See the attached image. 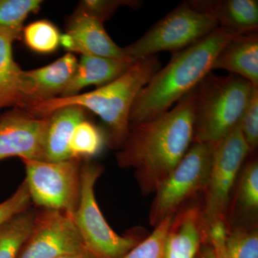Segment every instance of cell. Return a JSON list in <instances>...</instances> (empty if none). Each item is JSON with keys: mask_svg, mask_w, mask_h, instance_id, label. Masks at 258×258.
Returning a JSON list of instances; mask_svg holds the SVG:
<instances>
[{"mask_svg": "<svg viewBox=\"0 0 258 258\" xmlns=\"http://www.w3.org/2000/svg\"><path fill=\"white\" fill-rule=\"evenodd\" d=\"M195 88L175 106L154 119L129 125L117 164L133 169L141 193H154L194 142Z\"/></svg>", "mask_w": 258, "mask_h": 258, "instance_id": "6da1fadb", "label": "cell"}, {"mask_svg": "<svg viewBox=\"0 0 258 258\" xmlns=\"http://www.w3.org/2000/svg\"><path fill=\"white\" fill-rule=\"evenodd\" d=\"M234 35L217 28L184 50L173 54L139 93L130 113V123L154 119L169 111L212 72L223 47Z\"/></svg>", "mask_w": 258, "mask_h": 258, "instance_id": "7a4b0ae2", "label": "cell"}, {"mask_svg": "<svg viewBox=\"0 0 258 258\" xmlns=\"http://www.w3.org/2000/svg\"><path fill=\"white\" fill-rule=\"evenodd\" d=\"M158 55L137 61L125 74L91 92L28 103L24 110L37 117H48L58 108L82 107L96 113L106 126L107 145L120 149L128 136L130 113L136 98L161 69Z\"/></svg>", "mask_w": 258, "mask_h": 258, "instance_id": "3957f363", "label": "cell"}, {"mask_svg": "<svg viewBox=\"0 0 258 258\" xmlns=\"http://www.w3.org/2000/svg\"><path fill=\"white\" fill-rule=\"evenodd\" d=\"M254 86L234 74L209 73L195 88L194 142L215 144L240 123Z\"/></svg>", "mask_w": 258, "mask_h": 258, "instance_id": "277c9868", "label": "cell"}, {"mask_svg": "<svg viewBox=\"0 0 258 258\" xmlns=\"http://www.w3.org/2000/svg\"><path fill=\"white\" fill-rule=\"evenodd\" d=\"M103 169L86 160L81 167V198L73 219L86 250L95 258H121L142 241L130 234L121 236L110 227L97 203L95 184Z\"/></svg>", "mask_w": 258, "mask_h": 258, "instance_id": "5b68a950", "label": "cell"}, {"mask_svg": "<svg viewBox=\"0 0 258 258\" xmlns=\"http://www.w3.org/2000/svg\"><path fill=\"white\" fill-rule=\"evenodd\" d=\"M218 28L211 15L181 3L138 40L122 47L128 58L139 61L163 51L172 54L184 50Z\"/></svg>", "mask_w": 258, "mask_h": 258, "instance_id": "8992f818", "label": "cell"}, {"mask_svg": "<svg viewBox=\"0 0 258 258\" xmlns=\"http://www.w3.org/2000/svg\"><path fill=\"white\" fill-rule=\"evenodd\" d=\"M215 144L193 142L189 150L156 190L149 211V223L159 225L175 215L190 199L205 192Z\"/></svg>", "mask_w": 258, "mask_h": 258, "instance_id": "52a82bcc", "label": "cell"}, {"mask_svg": "<svg viewBox=\"0 0 258 258\" xmlns=\"http://www.w3.org/2000/svg\"><path fill=\"white\" fill-rule=\"evenodd\" d=\"M249 153L239 125L214 145L203 215L205 230L217 222H227L232 193Z\"/></svg>", "mask_w": 258, "mask_h": 258, "instance_id": "ba28073f", "label": "cell"}, {"mask_svg": "<svg viewBox=\"0 0 258 258\" xmlns=\"http://www.w3.org/2000/svg\"><path fill=\"white\" fill-rule=\"evenodd\" d=\"M22 161L32 205L39 210H57L73 216L81 198V160Z\"/></svg>", "mask_w": 258, "mask_h": 258, "instance_id": "9c48e42d", "label": "cell"}, {"mask_svg": "<svg viewBox=\"0 0 258 258\" xmlns=\"http://www.w3.org/2000/svg\"><path fill=\"white\" fill-rule=\"evenodd\" d=\"M86 251L72 215L37 210L33 227L17 258H58Z\"/></svg>", "mask_w": 258, "mask_h": 258, "instance_id": "30bf717a", "label": "cell"}, {"mask_svg": "<svg viewBox=\"0 0 258 258\" xmlns=\"http://www.w3.org/2000/svg\"><path fill=\"white\" fill-rule=\"evenodd\" d=\"M48 117L14 108L0 115V161L12 157L45 161Z\"/></svg>", "mask_w": 258, "mask_h": 258, "instance_id": "8fae6325", "label": "cell"}, {"mask_svg": "<svg viewBox=\"0 0 258 258\" xmlns=\"http://www.w3.org/2000/svg\"><path fill=\"white\" fill-rule=\"evenodd\" d=\"M60 45L71 53L130 59L108 35L103 23L81 5L71 16L67 32L61 35Z\"/></svg>", "mask_w": 258, "mask_h": 258, "instance_id": "7c38bea8", "label": "cell"}, {"mask_svg": "<svg viewBox=\"0 0 258 258\" xmlns=\"http://www.w3.org/2000/svg\"><path fill=\"white\" fill-rule=\"evenodd\" d=\"M78 62L74 53L68 52L45 67L23 71L21 80L23 108L28 103L61 96L74 77Z\"/></svg>", "mask_w": 258, "mask_h": 258, "instance_id": "4fadbf2b", "label": "cell"}, {"mask_svg": "<svg viewBox=\"0 0 258 258\" xmlns=\"http://www.w3.org/2000/svg\"><path fill=\"white\" fill-rule=\"evenodd\" d=\"M207 239L202 207L193 205L181 208L174 215L169 227L166 258H196Z\"/></svg>", "mask_w": 258, "mask_h": 258, "instance_id": "5bb4252c", "label": "cell"}, {"mask_svg": "<svg viewBox=\"0 0 258 258\" xmlns=\"http://www.w3.org/2000/svg\"><path fill=\"white\" fill-rule=\"evenodd\" d=\"M195 10L211 15L218 28L234 36L257 32V0H191Z\"/></svg>", "mask_w": 258, "mask_h": 258, "instance_id": "9a60e30c", "label": "cell"}, {"mask_svg": "<svg viewBox=\"0 0 258 258\" xmlns=\"http://www.w3.org/2000/svg\"><path fill=\"white\" fill-rule=\"evenodd\" d=\"M215 69L226 70L258 87L257 32L231 39L217 56Z\"/></svg>", "mask_w": 258, "mask_h": 258, "instance_id": "2e32d148", "label": "cell"}, {"mask_svg": "<svg viewBox=\"0 0 258 258\" xmlns=\"http://www.w3.org/2000/svg\"><path fill=\"white\" fill-rule=\"evenodd\" d=\"M136 61L132 59H115L98 56L82 55L69 86L60 97L79 94L90 86L101 87L125 74Z\"/></svg>", "mask_w": 258, "mask_h": 258, "instance_id": "e0dca14e", "label": "cell"}, {"mask_svg": "<svg viewBox=\"0 0 258 258\" xmlns=\"http://www.w3.org/2000/svg\"><path fill=\"white\" fill-rule=\"evenodd\" d=\"M85 111L81 106H68L55 110L49 115L45 161L57 162L71 159L69 142L76 127L86 119Z\"/></svg>", "mask_w": 258, "mask_h": 258, "instance_id": "ac0fdd59", "label": "cell"}, {"mask_svg": "<svg viewBox=\"0 0 258 258\" xmlns=\"http://www.w3.org/2000/svg\"><path fill=\"white\" fill-rule=\"evenodd\" d=\"M231 199L227 214V223L232 220L251 218L258 211V161L253 157L242 166Z\"/></svg>", "mask_w": 258, "mask_h": 258, "instance_id": "d6986e66", "label": "cell"}, {"mask_svg": "<svg viewBox=\"0 0 258 258\" xmlns=\"http://www.w3.org/2000/svg\"><path fill=\"white\" fill-rule=\"evenodd\" d=\"M13 42L0 36V111L7 107L23 109L22 72L13 55Z\"/></svg>", "mask_w": 258, "mask_h": 258, "instance_id": "ffe728a7", "label": "cell"}, {"mask_svg": "<svg viewBox=\"0 0 258 258\" xmlns=\"http://www.w3.org/2000/svg\"><path fill=\"white\" fill-rule=\"evenodd\" d=\"M37 210L32 207L12 217L0 227V258H17L28 239Z\"/></svg>", "mask_w": 258, "mask_h": 258, "instance_id": "44dd1931", "label": "cell"}, {"mask_svg": "<svg viewBox=\"0 0 258 258\" xmlns=\"http://www.w3.org/2000/svg\"><path fill=\"white\" fill-rule=\"evenodd\" d=\"M40 0H0V36L14 42L21 36L28 15L37 13Z\"/></svg>", "mask_w": 258, "mask_h": 258, "instance_id": "7402d4cb", "label": "cell"}, {"mask_svg": "<svg viewBox=\"0 0 258 258\" xmlns=\"http://www.w3.org/2000/svg\"><path fill=\"white\" fill-rule=\"evenodd\" d=\"M107 145L106 135L96 125L84 119L75 128L69 149L71 159H90L98 155Z\"/></svg>", "mask_w": 258, "mask_h": 258, "instance_id": "603a6c76", "label": "cell"}, {"mask_svg": "<svg viewBox=\"0 0 258 258\" xmlns=\"http://www.w3.org/2000/svg\"><path fill=\"white\" fill-rule=\"evenodd\" d=\"M226 247L230 258H258L257 223L227 225Z\"/></svg>", "mask_w": 258, "mask_h": 258, "instance_id": "cb8c5ba5", "label": "cell"}, {"mask_svg": "<svg viewBox=\"0 0 258 258\" xmlns=\"http://www.w3.org/2000/svg\"><path fill=\"white\" fill-rule=\"evenodd\" d=\"M23 34L27 46L38 53H52L60 45L62 35L55 25L47 20L30 23L23 29Z\"/></svg>", "mask_w": 258, "mask_h": 258, "instance_id": "d4e9b609", "label": "cell"}, {"mask_svg": "<svg viewBox=\"0 0 258 258\" xmlns=\"http://www.w3.org/2000/svg\"><path fill=\"white\" fill-rule=\"evenodd\" d=\"M174 217L171 215L162 220L150 235L121 258H166V239Z\"/></svg>", "mask_w": 258, "mask_h": 258, "instance_id": "484cf974", "label": "cell"}, {"mask_svg": "<svg viewBox=\"0 0 258 258\" xmlns=\"http://www.w3.org/2000/svg\"><path fill=\"white\" fill-rule=\"evenodd\" d=\"M249 155L258 147V88H254L239 123Z\"/></svg>", "mask_w": 258, "mask_h": 258, "instance_id": "4316f807", "label": "cell"}, {"mask_svg": "<svg viewBox=\"0 0 258 258\" xmlns=\"http://www.w3.org/2000/svg\"><path fill=\"white\" fill-rule=\"evenodd\" d=\"M32 205L28 185L24 181L11 197L0 204V227L12 217L31 208Z\"/></svg>", "mask_w": 258, "mask_h": 258, "instance_id": "83f0119b", "label": "cell"}, {"mask_svg": "<svg viewBox=\"0 0 258 258\" xmlns=\"http://www.w3.org/2000/svg\"><path fill=\"white\" fill-rule=\"evenodd\" d=\"M124 5L137 9L140 8L142 2L136 0H86L81 3V6L103 23L111 18L118 8Z\"/></svg>", "mask_w": 258, "mask_h": 258, "instance_id": "f1b7e54d", "label": "cell"}, {"mask_svg": "<svg viewBox=\"0 0 258 258\" xmlns=\"http://www.w3.org/2000/svg\"><path fill=\"white\" fill-rule=\"evenodd\" d=\"M227 222H217L208 231V244H210L212 258H230L226 247Z\"/></svg>", "mask_w": 258, "mask_h": 258, "instance_id": "f546056e", "label": "cell"}, {"mask_svg": "<svg viewBox=\"0 0 258 258\" xmlns=\"http://www.w3.org/2000/svg\"><path fill=\"white\" fill-rule=\"evenodd\" d=\"M58 258H95L87 250L77 254H66Z\"/></svg>", "mask_w": 258, "mask_h": 258, "instance_id": "4dcf8cb0", "label": "cell"}]
</instances>
